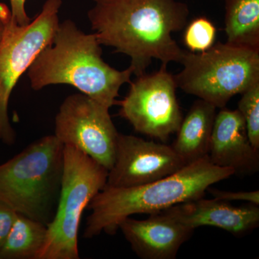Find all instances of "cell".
Wrapping results in <instances>:
<instances>
[{"instance_id":"cell-2","label":"cell","mask_w":259,"mask_h":259,"mask_svg":"<svg viewBox=\"0 0 259 259\" xmlns=\"http://www.w3.org/2000/svg\"><path fill=\"white\" fill-rule=\"evenodd\" d=\"M96 34H87L71 20L59 23L52 41L40 51L28 70L30 87L68 84L109 109L118 105L121 87L131 82V68L119 71L102 57Z\"/></svg>"},{"instance_id":"cell-1","label":"cell","mask_w":259,"mask_h":259,"mask_svg":"<svg viewBox=\"0 0 259 259\" xmlns=\"http://www.w3.org/2000/svg\"><path fill=\"white\" fill-rule=\"evenodd\" d=\"M89 21L101 46L131 58L133 74H146L153 59L180 63L185 51L172 37L186 28L190 10L178 0H93Z\"/></svg>"},{"instance_id":"cell-9","label":"cell","mask_w":259,"mask_h":259,"mask_svg":"<svg viewBox=\"0 0 259 259\" xmlns=\"http://www.w3.org/2000/svg\"><path fill=\"white\" fill-rule=\"evenodd\" d=\"M109 110L84 94L69 95L56 116L54 134L64 146L77 148L108 171L119 134Z\"/></svg>"},{"instance_id":"cell-17","label":"cell","mask_w":259,"mask_h":259,"mask_svg":"<svg viewBox=\"0 0 259 259\" xmlns=\"http://www.w3.org/2000/svg\"><path fill=\"white\" fill-rule=\"evenodd\" d=\"M238 109L244 118L252 146L259 150V81L241 94Z\"/></svg>"},{"instance_id":"cell-7","label":"cell","mask_w":259,"mask_h":259,"mask_svg":"<svg viewBox=\"0 0 259 259\" xmlns=\"http://www.w3.org/2000/svg\"><path fill=\"white\" fill-rule=\"evenodd\" d=\"M62 0H47L41 11L25 25L11 19L0 42V141L12 146L16 133L10 123L8 106L13 90L42 49L52 41L59 25Z\"/></svg>"},{"instance_id":"cell-6","label":"cell","mask_w":259,"mask_h":259,"mask_svg":"<svg viewBox=\"0 0 259 259\" xmlns=\"http://www.w3.org/2000/svg\"><path fill=\"white\" fill-rule=\"evenodd\" d=\"M180 64L183 69L174 76L177 88L216 108L259 81L256 49L218 42L203 52L185 51Z\"/></svg>"},{"instance_id":"cell-3","label":"cell","mask_w":259,"mask_h":259,"mask_svg":"<svg viewBox=\"0 0 259 259\" xmlns=\"http://www.w3.org/2000/svg\"><path fill=\"white\" fill-rule=\"evenodd\" d=\"M235 172L213 164L208 156L186 164L161 180L127 188L105 186L89 204L83 238L91 239L102 232L115 235L119 225L135 214H153L182 202L203 197L214 184L226 180Z\"/></svg>"},{"instance_id":"cell-16","label":"cell","mask_w":259,"mask_h":259,"mask_svg":"<svg viewBox=\"0 0 259 259\" xmlns=\"http://www.w3.org/2000/svg\"><path fill=\"white\" fill-rule=\"evenodd\" d=\"M47 226L21 214L0 248V259H36L47 236Z\"/></svg>"},{"instance_id":"cell-5","label":"cell","mask_w":259,"mask_h":259,"mask_svg":"<svg viewBox=\"0 0 259 259\" xmlns=\"http://www.w3.org/2000/svg\"><path fill=\"white\" fill-rule=\"evenodd\" d=\"M108 170L82 151L64 146V167L55 214L36 259H79L78 235L84 209L107 184Z\"/></svg>"},{"instance_id":"cell-8","label":"cell","mask_w":259,"mask_h":259,"mask_svg":"<svg viewBox=\"0 0 259 259\" xmlns=\"http://www.w3.org/2000/svg\"><path fill=\"white\" fill-rule=\"evenodd\" d=\"M119 115L128 121L136 132L166 141L177 132L183 120L177 98L173 75L161 66L153 74H144L130 83Z\"/></svg>"},{"instance_id":"cell-18","label":"cell","mask_w":259,"mask_h":259,"mask_svg":"<svg viewBox=\"0 0 259 259\" xmlns=\"http://www.w3.org/2000/svg\"><path fill=\"white\" fill-rule=\"evenodd\" d=\"M186 27L184 42L192 52H203L214 45L217 30L207 18L194 19Z\"/></svg>"},{"instance_id":"cell-22","label":"cell","mask_w":259,"mask_h":259,"mask_svg":"<svg viewBox=\"0 0 259 259\" xmlns=\"http://www.w3.org/2000/svg\"><path fill=\"white\" fill-rule=\"evenodd\" d=\"M0 18L4 20L5 23H8L11 19V12L6 5L0 3Z\"/></svg>"},{"instance_id":"cell-13","label":"cell","mask_w":259,"mask_h":259,"mask_svg":"<svg viewBox=\"0 0 259 259\" xmlns=\"http://www.w3.org/2000/svg\"><path fill=\"white\" fill-rule=\"evenodd\" d=\"M119 230L142 259L176 258L179 250L194 231L161 212L151 214L146 220L126 218Z\"/></svg>"},{"instance_id":"cell-12","label":"cell","mask_w":259,"mask_h":259,"mask_svg":"<svg viewBox=\"0 0 259 259\" xmlns=\"http://www.w3.org/2000/svg\"><path fill=\"white\" fill-rule=\"evenodd\" d=\"M159 212L190 229L214 227L238 236L250 233L259 226L258 205L235 207L231 202L214 198L201 197L175 204Z\"/></svg>"},{"instance_id":"cell-4","label":"cell","mask_w":259,"mask_h":259,"mask_svg":"<svg viewBox=\"0 0 259 259\" xmlns=\"http://www.w3.org/2000/svg\"><path fill=\"white\" fill-rule=\"evenodd\" d=\"M64 148L54 135H49L0 165V200L47 226L60 194Z\"/></svg>"},{"instance_id":"cell-15","label":"cell","mask_w":259,"mask_h":259,"mask_svg":"<svg viewBox=\"0 0 259 259\" xmlns=\"http://www.w3.org/2000/svg\"><path fill=\"white\" fill-rule=\"evenodd\" d=\"M226 42L259 50V0H225Z\"/></svg>"},{"instance_id":"cell-14","label":"cell","mask_w":259,"mask_h":259,"mask_svg":"<svg viewBox=\"0 0 259 259\" xmlns=\"http://www.w3.org/2000/svg\"><path fill=\"white\" fill-rule=\"evenodd\" d=\"M216 107L204 100H196L183 118L171 147L185 164L208 156Z\"/></svg>"},{"instance_id":"cell-23","label":"cell","mask_w":259,"mask_h":259,"mask_svg":"<svg viewBox=\"0 0 259 259\" xmlns=\"http://www.w3.org/2000/svg\"><path fill=\"white\" fill-rule=\"evenodd\" d=\"M7 23H5L4 20H3L0 18V42H2L3 37H4Z\"/></svg>"},{"instance_id":"cell-11","label":"cell","mask_w":259,"mask_h":259,"mask_svg":"<svg viewBox=\"0 0 259 259\" xmlns=\"http://www.w3.org/2000/svg\"><path fill=\"white\" fill-rule=\"evenodd\" d=\"M208 158L213 164L236 174L252 175L259 170V150L252 146L241 112L223 107L213 125Z\"/></svg>"},{"instance_id":"cell-20","label":"cell","mask_w":259,"mask_h":259,"mask_svg":"<svg viewBox=\"0 0 259 259\" xmlns=\"http://www.w3.org/2000/svg\"><path fill=\"white\" fill-rule=\"evenodd\" d=\"M17 213L9 205L0 200V248H2L17 217Z\"/></svg>"},{"instance_id":"cell-19","label":"cell","mask_w":259,"mask_h":259,"mask_svg":"<svg viewBox=\"0 0 259 259\" xmlns=\"http://www.w3.org/2000/svg\"><path fill=\"white\" fill-rule=\"evenodd\" d=\"M209 193L212 194L214 199L219 200L226 201L231 202V201H244L250 204H259V192L257 191H250V192H231V191H223L216 190V189H207Z\"/></svg>"},{"instance_id":"cell-10","label":"cell","mask_w":259,"mask_h":259,"mask_svg":"<svg viewBox=\"0 0 259 259\" xmlns=\"http://www.w3.org/2000/svg\"><path fill=\"white\" fill-rule=\"evenodd\" d=\"M185 165L171 146L119 134L115 161L105 186L127 188L146 185L170 176Z\"/></svg>"},{"instance_id":"cell-21","label":"cell","mask_w":259,"mask_h":259,"mask_svg":"<svg viewBox=\"0 0 259 259\" xmlns=\"http://www.w3.org/2000/svg\"><path fill=\"white\" fill-rule=\"evenodd\" d=\"M27 0H10L11 6V20L18 25H28L31 19L29 18L25 10Z\"/></svg>"}]
</instances>
